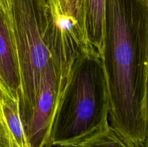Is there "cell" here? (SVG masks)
Returning a JSON list of instances; mask_svg holds the SVG:
<instances>
[{
  "instance_id": "cell-8",
  "label": "cell",
  "mask_w": 148,
  "mask_h": 147,
  "mask_svg": "<svg viewBox=\"0 0 148 147\" xmlns=\"http://www.w3.org/2000/svg\"><path fill=\"white\" fill-rule=\"evenodd\" d=\"M77 147H135L116 129L109 125L105 131Z\"/></svg>"
},
{
  "instance_id": "cell-13",
  "label": "cell",
  "mask_w": 148,
  "mask_h": 147,
  "mask_svg": "<svg viewBox=\"0 0 148 147\" xmlns=\"http://www.w3.org/2000/svg\"><path fill=\"white\" fill-rule=\"evenodd\" d=\"M56 147H59V146H56Z\"/></svg>"
},
{
  "instance_id": "cell-9",
  "label": "cell",
  "mask_w": 148,
  "mask_h": 147,
  "mask_svg": "<svg viewBox=\"0 0 148 147\" xmlns=\"http://www.w3.org/2000/svg\"><path fill=\"white\" fill-rule=\"evenodd\" d=\"M0 147H14L11 135L0 112Z\"/></svg>"
},
{
  "instance_id": "cell-2",
  "label": "cell",
  "mask_w": 148,
  "mask_h": 147,
  "mask_svg": "<svg viewBox=\"0 0 148 147\" xmlns=\"http://www.w3.org/2000/svg\"><path fill=\"white\" fill-rule=\"evenodd\" d=\"M12 17L21 84L19 111L25 133L38 99H59L68 68L51 0H12Z\"/></svg>"
},
{
  "instance_id": "cell-7",
  "label": "cell",
  "mask_w": 148,
  "mask_h": 147,
  "mask_svg": "<svg viewBox=\"0 0 148 147\" xmlns=\"http://www.w3.org/2000/svg\"><path fill=\"white\" fill-rule=\"evenodd\" d=\"M0 112L9 130L14 147H30L19 111V102L0 93Z\"/></svg>"
},
{
  "instance_id": "cell-3",
  "label": "cell",
  "mask_w": 148,
  "mask_h": 147,
  "mask_svg": "<svg viewBox=\"0 0 148 147\" xmlns=\"http://www.w3.org/2000/svg\"><path fill=\"white\" fill-rule=\"evenodd\" d=\"M109 109L102 60L89 45L71 65L52 119L50 147H77L105 131L109 126Z\"/></svg>"
},
{
  "instance_id": "cell-4",
  "label": "cell",
  "mask_w": 148,
  "mask_h": 147,
  "mask_svg": "<svg viewBox=\"0 0 148 147\" xmlns=\"http://www.w3.org/2000/svg\"><path fill=\"white\" fill-rule=\"evenodd\" d=\"M20 68L12 18L0 7V93L20 101Z\"/></svg>"
},
{
  "instance_id": "cell-5",
  "label": "cell",
  "mask_w": 148,
  "mask_h": 147,
  "mask_svg": "<svg viewBox=\"0 0 148 147\" xmlns=\"http://www.w3.org/2000/svg\"><path fill=\"white\" fill-rule=\"evenodd\" d=\"M56 26L67 51L76 56L89 46L85 35L83 0H51Z\"/></svg>"
},
{
  "instance_id": "cell-6",
  "label": "cell",
  "mask_w": 148,
  "mask_h": 147,
  "mask_svg": "<svg viewBox=\"0 0 148 147\" xmlns=\"http://www.w3.org/2000/svg\"><path fill=\"white\" fill-rule=\"evenodd\" d=\"M83 9L87 41L100 54L103 40L106 0H83Z\"/></svg>"
},
{
  "instance_id": "cell-1",
  "label": "cell",
  "mask_w": 148,
  "mask_h": 147,
  "mask_svg": "<svg viewBox=\"0 0 148 147\" xmlns=\"http://www.w3.org/2000/svg\"><path fill=\"white\" fill-rule=\"evenodd\" d=\"M99 55L108 86L111 125L134 146L142 147L148 128V0H106Z\"/></svg>"
},
{
  "instance_id": "cell-10",
  "label": "cell",
  "mask_w": 148,
  "mask_h": 147,
  "mask_svg": "<svg viewBox=\"0 0 148 147\" xmlns=\"http://www.w3.org/2000/svg\"><path fill=\"white\" fill-rule=\"evenodd\" d=\"M0 7L12 17V0H0Z\"/></svg>"
},
{
  "instance_id": "cell-12",
  "label": "cell",
  "mask_w": 148,
  "mask_h": 147,
  "mask_svg": "<svg viewBox=\"0 0 148 147\" xmlns=\"http://www.w3.org/2000/svg\"><path fill=\"white\" fill-rule=\"evenodd\" d=\"M142 147H148V128H147V132L146 134L145 138L144 143H143V145Z\"/></svg>"
},
{
  "instance_id": "cell-11",
  "label": "cell",
  "mask_w": 148,
  "mask_h": 147,
  "mask_svg": "<svg viewBox=\"0 0 148 147\" xmlns=\"http://www.w3.org/2000/svg\"><path fill=\"white\" fill-rule=\"evenodd\" d=\"M145 111L146 120L148 123V66L147 69V75H146L145 82Z\"/></svg>"
}]
</instances>
